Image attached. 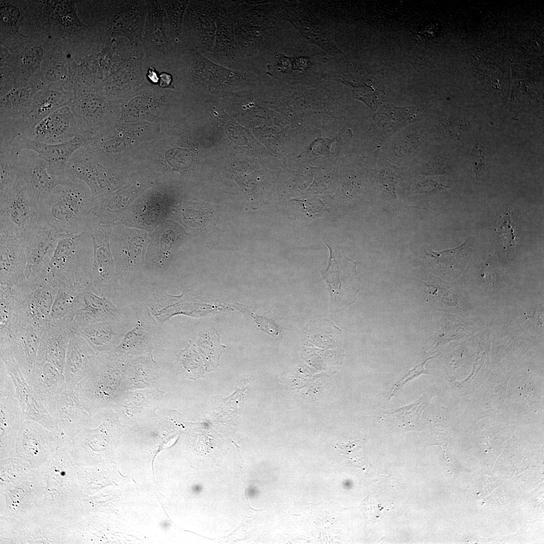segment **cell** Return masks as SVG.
Instances as JSON below:
<instances>
[{
    "label": "cell",
    "instance_id": "18",
    "mask_svg": "<svg viewBox=\"0 0 544 544\" xmlns=\"http://www.w3.org/2000/svg\"><path fill=\"white\" fill-rule=\"evenodd\" d=\"M89 413L76 386L66 384L60 393L51 415L55 425L54 442L69 444L88 425Z\"/></svg>",
    "mask_w": 544,
    "mask_h": 544
},
{
    "label": "cell",
    "instance_id": "43",
    "mask_svg": "<svg viewBox=\"0 0 544 544\" xmlns=\"http://www.w3.org/2000/svg\"><path fill=\"white\" fill-rule=\"evenodd\" d=\"M255 318L256 319V321L261 325L262 328L264 330V331L274 335L281 334V329L274 320L259 315H257Z\"/></svg>",
    "mask_w": 544,
    "mask_h": 544
},
{
    "label": "cell",
    "instance_id": "5",
    "mask_svg": "<svg viewBox=\"0 0 544 544\" xmlns=\"http://www.w3.org/2000/svg\"><path fill=\"white\" fill-rule=\"evenodd\" d=\"M178 84L193 88L222 89L250 85L255 76L217 64L180 39L174 61L168 66Z\"/></svg>",
    "mask_w": 544,
    "mask_h": 544
},
{
    "label": "cell",
    "instance_id": "29",
    "mask_svg": "<svg viewBox=\"0 0 544 544\" xmlns=\"http://www.w3.org/2000/svg\"><path fill=\"white\" fill-rule=\"evenodd\" d=\"M72 59L58 46H53L46 53L38 74L34 78L43 88H50L74 92V82Z\"/></svg>",
    "mask_w": 544,
    "mask_h": 544
},
{
    "label": "cell",
    "instance_id": "11",
    "mask_svg": "<svg viewBox=\"0 0 544 544\" xmlns=\"http://www.w3.org/2000/svg\"><path fill=\"white\" fill-rule=\"evenodd\" d=\"M115 45L114 61L108 76L97 88L102 94H112L116 90L135 87L146 82L142 45L132 44L124 38L116 39Z\"/></svg>",
    "mask_w": 544,
    "mask_h": 544
},
{
    "label": "cell",
    "instance_id": "20",
    "mask_svg": "<svg viewBox=\"0 0 544 544\" xmlns=\"http://www.w3.org/2000/svg\"><path fill=\"white\" fill-rule=\"evenodd\" d=\"M54 440L53 431L36 421L25 419L16 441V457L37 469L52 454Z\"/></svg>",
    "mask_w": 544,
    "mask_h": 544
},
{
    "label": "cell",
    "instance_id": "37",
    "mask_svg": "<svg viewBox=\"0 0 544 544\" xmlns=\"http://www.w3.org/2000/svg\"><path fill=\"white\" fill-rule=\"evenodd\" d=\"M121 319L75 326L93 350L110 349L123 335Z\"/></svg>",
    "mask_w": 544,
    "mask_h": 544
},
{
    "label": "cell",
    "instance_id": "42",
    "mask_svg": "<svg viewBox=\"0 0 544 544\" xmlns=\"http://www.w3.org/2000/svg\"><path fill=\"white\" fill-rule=\"evenodd\" d=\"M496 230L512 246L514 243L515 235L513 228L512 220L508 212L504 213L498 219L496 225Z\"/></svg>",
    "mask_w": 544,
    "mask_h": 544
},
{
    "label": "cell",
    "instance_id": "38",
    "mask_svg": "<svg viewBox=\"0 0 544 544\" xmlns=\"http://www.w3.org/2000/svg\"><path fill=\"white\" fill-rule=\"evenodd\" d=\"M0 461V493L9 491L23 482L32 469L28 462L17 457Z\"/></svg>",
    "mask_w": 544,
    "mask_h": 544
},
{
    "label": "cell",
    "instance_id": "41",
    "mask_svg": "<svg viewBox=\"0 0 544 544\" xmlns=\"http://www.w3.org/2000/svg\"><path fill=\"white\" fill-rule=\"evenodd\" d=\"M433 358L434 357L428 358L423 362L413 366L406 372L401 375L390 390L389 399H390L408 382L421 374H428L425 370L424 366L428 360Z\"/></svg>",
    "mask_w": 544,
    "mask_h": 544
},
{
    "label": "cell",
    "instance_id": "8",
    "mask_svg": "<svg viewBox=\"0 0 544 544\" xmlns=\"http://www.w3.org/2000/svg\"><path fill=\"white\" fill-rule=\"evenodd\" d=\"M1 544L74 543L70 532L42 511L23 518L0 517Z\"/></svg>",
    "mask_w": 544,
    "mask_h": 544
},
{
    "label": "cell",
    "instance_id": "31",
    "mask_svg": "<svg viewBox=\"0 0 544 544\" xmlns=\"http://www.w3.org/2000/svg\"><path fill=\"white\" fill-rule=\"evenodd\" d=\"M94 357L92 348L72 324L64 370L66 384L76 386L89 370Z\"/></svg>",
    "mask_w": 544,
    "mask_h": 544
},
{
    "label": "cell",
    "instance_id": "34",
    "mask_svg": "<svg viewBox=\"0 0 544 544\" xmlns=\"http://www.w3.org/2000/svg\"><path fill=\"white\" fill-rule=\"evenodd\" d=\"M43 89L38 80L18 85L0 97V121L24 117L30 111L36 92Z\"/></svg>",
    "mask_w": 544,
    "mask_h": 544
},
{
    "label": "cell",
    "instance_id": "40",
    "mask_svg": "<svg viewBox=\"0 0 544 544\" xmlns=\"http://www.w3.org/2000/svg\"><path fill=\"white\" fill-rule=\"evenodd\" d=\"M77 295L64 290L57 289L49 323L72 325L75 317L74 305Z\"/></svg>",
    "mask_w": 544,
    "mask_h": 544
},
{
    "label": "cell",
    "instance_id": "25",
    "mask_svg": "<svg viewBox=\"0 0 544 544\" xmlns=\"http://www.w3.org/2000/svg\"><path fill=\"white\" fill-rule=\"evenodd\" d=\"M58 233L41 224L24 244L27 264L22 281H32L45 270L56 248Z\"/></svg>",
    "mask_w": 544,
    "mask_h": 544
},
{
    "label": "cell",
    "instance_id": "21",
    "mask_svg": "<svg viewBox=\"0 0 544 544\" xmlns=\"http://www.w3.org/2000/svg\"><path fill=\"white\" fill-rule=\"evenodd\" d=\"M88 140V135L82 133L70 141L61 144H44L24 138L18 139L9 145L17 151L28 149L35 152L47 163L50 174L62 181L65 180V169L69 159Z\"/></svg>",
    "mask_w": 544,
    "mask_h": 544
},
{
    "label": "cell",
    "instance_id": "10",
    "mask_svg": "<svg viewBox=\"0 0 544 544\" xmlns=\"http://www.w3.org/2000/svg\"><path fill=\"white\" fill-rule=\"evenodd\" d=\"M222 1H189L181 39L207 56L213 47Z\"/></svg>",
    "mask_w": 544,
    "mask_h": 544
},
{
    "label": "cell",
    "instance_id": "22",
    "mask_svg": "<svg viewBox=\"0 0 544 544\" xmlns=\"http://www.w3.org/2000/svg\"><path fill=\"white\" fill-rule=\"evenodd\" d=\"M206 57L227 68L247 71L246 58L236 39L231 13L224 10L217 20L213 47Z\"/></svg>",
    "mask_w": 544,
    "mask_h": 544
},
{
    "label": "cell",
    "instance_id": "45",
    "mask_svg": "<svg viewBox=\"0 0 544 544\" xmlns=\"http://www.w3.org/2000/svg\"><path fill=\"white\" fill-rule=\"evenodd\" d=\"M147 77L152 83H159V77L156 73V70L153 67H152L149 69Z\"/></svg>",
    "mask_w": 544,
    "mask_h": 544
},
{
    "label": "cell",
    "instance_id": "28",
    "mask_svg": "<svg viewBox=\"0 0 544 544\" xmlns=\"http://www.w3.org/2000/svg\"><path fill=\"white\" fill-rule=\"evenodd\" d=\"M74 93L50 88L38 91L32 101L30 112L19 119V124L23 134L30 138L36 125L42 119L56 110L71 106Z\"/></svg>",
    "mask_w": 544,
    "mask_h": 544
},
{
    "label": "cell",
    "instance_id": "35",
    "mask_svg": "<svg viewBox=\"0 0 544 544\" xmlns=\"http://www.w3.org/2000/svg\"><path fill=\"white\" fill-rule=\"evenodd\" d=\"M27 323L12 287L0 285V344L12 341Z\"/></svg>",
    "mask_w": 544,
    "mask_h": 544
},
{
    "label": "cell",
    "instance_id": "3",
    "mask_svg": "<svg viewBox=\"0 0 544 544\" xmlns=\"http://www.w3.org/2000/svg\"><path fill=\"white\" fill-rule=\"evenodd\" d=\"M76 6L101 44L124 38L142 45L148 1H77Z\"/></svg>",
    "mask_w": 544,
    "mask_h": 544
},
{
    "label": "cell",
    "instance_id": "27",
    "mask_svg": "<svg viewBox=\"0 0 544 544\" xmlns=\"http://www.w3.org/2000/svg\"><path fill=\"white\" fill-rule=\"evenodd\" d=\"M75 326L99 322L117 320L122 316L110 299L96 294L91 288L80 293L74 305Z\"/></svg>",
    "mask_w": 544,
    "mask_h": 544
},
{
    "label": "cell",
    "instance_id": "9",
    "mask_svg": "<svg viewBox=\"0 0 544 544\" xmlns=\"http://www.w3.org/2000/svg\"><path fill=\"white\" fill-rule=\"evenodd\" d=\"M329 250L328 265L320 270L322 280L327 284L333 309L339 311L353 303L361 282L357 272V263L341 254L330 242H325Z\"/></svg>",
    "mask_w": 544,
    "mask_h": 544
},
{
    "label": "cell",
    "instance_id": "23",
    "mask_svg": "<svg viewBox=\"0 0 544 544\" xmlns=\"http://www.w3.org/2000/svg\"><path fill=\"white\" fill-rule=\"evenodd\" d=\"M0 354L1 360L6 365L13 381L25 419L36 421L54 431L55 425L52 418L36 397L14 356L5 350H1Z\"/></svg>",
    "mask_w": 544,
    "mask_h": 544
},
{
    "label": "cell",
    "instance_id": "7",
    "mask_svg": "<svg viewBox=\"0 0 544 544\" xmlns=\"http://www.w3.org/2000/svg\"><path fill=\"white\" fill-rule=\"evenodd\" d=\"M41 224L40 203L20 172L0 188V233L25 244Z\"/></svg>",
    "mask_w": 544,
    "mask_h": 544
},
{
    "label": "cell",
    "instance_id": "36",
    "mask_svg": "<svg viewBox=\"0 0 544 544\" xmlns=\"http://www.w3.org/2000/svg\"><path fill=\"white\" fill-rule=\"evenodd\" d=\"M283 15L311 42L321 47L334 56H339L341 51L335 46L326 31L313 18L305 13H298L290 7H283Z\"/></svg>",
    "mask_w": 544,
    "mask_h": 544
},
{
    "label": "cell",
    "instance_id": "1",
    "mask_svg": "<svg viewBox=\"0 0 544 544\" xmlns=\"http://www.w3.org/2000/svg\"><path fill=\"white\" fill-rule=\"evenodd\" d=\"M77 1H26L24 31L32 37L47 36L72 59L77 61L97 45L88 25L79 18Z\"/></svg>",
    "mask_w": 544,
    "mask_h": 544
},
{
    "label": "cell",
    "instance_id": "30",
    "mask_svg": "<svg viewBox=\"0 0 544 544\" xmlns=\"http://www.w3.org/2000/svg\"><path fill=\"white\" fill-rule=\"evenodd\" d=\"M18 162L21 172L28 180L40 203L55 186L63 181L50 174L47 163L32 150L18 151Z\"/></svg>",
    "mask_w": 544,
    "mask_h": 544
},
{
    "label": "cell",
    "instance_id": "19",
    "mask_svg": "<svg viewBox=\"0 0 544 544\" xmlns=\"http://www.w3.org/2000/svg\"><path fill=\"white\" fill-rule=\"evenodd\" d=\"M65 180L79 179L91 189L94 195L108 192L116 184L113 172L103 163L92 156L82 146L69 159L65 169Z\"/></svg>",
    "mask_w": 544,
    "mask_h": 544
},
{
    "label": "cell",
    "instance_id": "15",
    "mask_svg": "<svg viewBox=\"0 0 544 544\" xmlns=\"http://www.w3.org/2000/svg\"><path fill=\"white\" fill-rule=\"evenodd\" d=\"M28 323L44 328L49 323L57 289L40 276L12 286Z\"/></svg>",
    "mask_w": 544,
    "mask_h": 544
},
{
    "label": "cell",
    "instance_id": "16",
    "mask_svg": "<svg viewBox=\"0 0 544 544\" xmlns=\"http://www.w3.org/2000/svg\"><path fill=\"white\" fill-rule=\"evenodd\" d=\"M44 488L38 469H32L23 482L0 493V517L23 518L42 511Z\"/></svg>",
    "mask_w": 544,
    "mask_h": 544
},
{
    "label": "cell",
    "instance_id": "39",
    "mask_svg": "<svg viewBox=\"0 0 544 544\" xmlns=\"http://www.w3.org/2000/svg\"><path fill=\"white\" fill-rule=\"evenodd\" d=\"M165 13L170 38L177 46L180 40L184 15L189 1H160Z\"/></svg>",
    "mask_w": 544,
    "mask_h": 544
},
{
    "label": "cell",
    "instance_id": "24",
    "mask_svg": "<svg viewBox=\"0 0 544 544\" xmlns=\"http://www.w3.org/2000/svg\"><path fill=\"white\" fill-rule=\"evenodd\" d=\"M73 93L71 107L79 129L89 136V128L111 113L113 106L95 87L75 84Z\"/></svg>",
    "mask_w": 544,
    "mask_h": 544
},
{
    "label": "cell",
    "instance_id": "32",
    "mask_svg": "<svg viewBox=\"0 0 544 544\" xmlns=\"http://www.w3.org/2000/svg\"><path fill=\"white\" fill-rule=\"evenodd\" d=\"M26 264L24 244L0 233V285L12 286L22 282Z\"/></svg>",
    "mask_w": 544,
    "mask_h": 544
},
{
    "label": "cell",
    "instance_id": "44",
    "mask_svg": "<svg viewBox=\"0 0 544 544\" xmlns=\"http://www.w3.org/2000/svg\"><path fill=\"white\" fill-rule=\"evenodd\" d=\"M172 76L170 74L162 73L159 76V86L162 88L169 87L173 81Z\"/></svg>",
    "mask_w": 544,
    "mask_h": 544
},
{
    "label": "cell",
    "instance_id": "14",
    "mask_svg": "<svg viewBox=\"0 0 544 544\" xmlns=\"http://www.w3.org/2000/svg\"><path fill=\"white\" fill-rule=\"evenodd\" d=\"M109 228L104 224L93 222L87 231L91 236L94 256L91 276L92 290L110 299L117 294V279L109 244Z\"/></svg>",
    "mask_w": 544,
    "mask_h": 544
},
{
    "label": "cell",
    "instance_id": "17",
    "mask_svg": "<svg viewBox=\"0 0 544 544\" xmlns=\"http://www.w3.org/2000/svg\"><path fill=\"white\" fill-rule=\"evenodd\" d=\"M53 46L51 40L41 33L34 34L12 52L1 45L0 66L11 68L17 85L27 83L40 72L46 53Z\"/></svg>",
    "mask_w": 544,
    "mask_h": 544
},
{
    "label": "cell",
    "instance_id": "26",
    "mask_svg": "<svg viewBox=\"0 0 544 544\" xmlns=\"http://www.w3.org/2000/svg\"><path fill=\"white\" fill-rule=\"evenodd\" d=\"M82 133L71 106H66L40 121L29 139L44 144H57L70 141Z\"/></svg>",
    "mask_w": 544,
    "mask_h": 544
},
{
    "label": "cell",
    "instance_id": "33",
    "mask_svg": "<svg viewBox=\"0 0 544 544\" xmlns=\"http://www.w3.org/2000/svg\"><path fill=\"white\" fill-rule=\"evenodd\" d=\"M0 2L1 45L12 52L19 48L30 38L22 33L24 1L1 0Z\"/></svg>",
    "mask_w": 544,
    "mask_h": 544
},
{
    "label": "cell",
    "instance_id": "13",
    "mask_svg": "<svg viewBox=\"0 0 544 544\" xmlns=\"http://www.w3.org/2000/svg\"><path fill=\"white\" fill-rule=\"evenodd\" d=\"M168 28L160 1H148L142 46L147 59L158 66H169L176 56L177 46L170 38Z\"/></svg>",
    "mask_w": 544,
    "mask_h": 544
},
{
    "label": "cell",
    "instance_id": "6",
    "mask_svg": "<svg viewBox=\"0 0 544 544\" xmlns=\"http://www.w3.org/2000/svg\"><path fill=\"white\" fill-rule=\"evenodd\" d=\"M88 187L68 179L55 186L40 203L42 224L58 234H78L86 228L92 209Z\"/></svg>",
    "mask_w": 544,
    "mask_h": 544
},
{
    "label": "cell",
    "instance_id": "2",
    "mask_svg": "<svg viewBox=\"0 0 544 544\" xmlns=\"http://www.w3.org/2000/svg\"><path fill=\"white\" fill-rule=\"evenodd\" d=\"M38 469L44 486L42 512L66 529L84 512L85 494L70 455L69 445H53L52 454Z\"/></svg>",
    "mask_w": 544,
    "mask_h": 544
},
{
    "label": "cell",
    "instance_id": "4",
    "mask_svg": "<svg viewBox=\"0 0 544 544\" xmlns=\"http://www.w3.org/2000/svg\"><path fill=\"white\" fill-rule=\"evenodd\" d=\"M92 245L87 230L58 234L56 248L41 275L56 289L77 295L91 288Z\"/></svg>",
    "mask_w": 544,
    "mask_h": 544
},
{
    "label": "cell",
    "instance_id": "12",
    "mask_svg": "<svg viewBox=\"0 0 544 544\" xmlns=\"http://www.w3.org/2000/svg\"><path fill=\"white\" fill-rule=\"evenodd\" d=\"M25 420L12 379L0 360V460L16 457V441Z\"/></svg>",
    "mask_w": 544,
    "mask_h": 544
}]
</instances>
